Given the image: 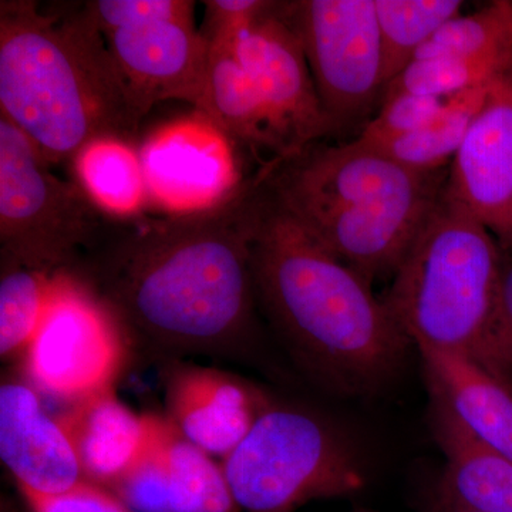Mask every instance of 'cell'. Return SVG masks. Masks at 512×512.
I'll return each instance as SVG.
<instances>
[{
    "instance_id": "cell-14",
    "label": "cell",
    "mask_w": 512,
    "mask_h": 512,
    "mask_svg": "<svg viewBox=\"0 0 512 512\" xmlns=\"http://www.w3.org/2000/svg\"><path fill=\"white\" fill-rule=\"evenodd\" d=\"M168 419L195 446L225 457L271 399L241 377L214 367L175 365L165 383Z\"/></svg>"
},
{
    "instance_id": "cell-7",
    "label": "cell",
    "mask_w": 512,
    "mask_h": 512,
    "mask_svg": "<svg viewBox=\"0 0 512 512\" xmlns=\"http://www.w3.org/2000/svg\"><path fill=\"white\" fill-rule=\"evenodd\" d=\"M109 220L79 184L57 177L35 144L0 116L2 261L70 272Z\"/></svg>"
},
{
    "instance_id": "cell-5",
    "label": "cell",
    "mask_w": 512,
    "mask_h": 512,
    "mask_svg": "<svg viewBox=\"0 0 512 512\" xmlns=\"http://www.w3.org/2000/svg\"><path fill=\"white\" fill-rule=\"evenodd\" d=\"M498 275L497 241L444 188L383 302L412 345L471 356L493 312Z\"/></svg>"
},
{
    "instance_id": "cell-23",
    "label": "cell",
    "mask_w": 512,
    "mask_h": 512,
    "mask_svg": "<svg viewBox=\"0 0 512 512\" xmlns=\"http://www.w3.org/2000/svg\"><path fill=\"white\" fill-rule=\"evenodd\" d=\"M382 37L384 83L412 63L414 56L434 33L460 15V0H375ZM386 90V89H384Z\"/></svg>"
},
{
    "instance_id": "cell-28",
    "label": "cell",
    "mask_w": 512,
    "mask_h": 512,
    "mask_svg": "<svg viewBox=\"0 0 512 512\" xmlns=\"http://www.w3.org/2000/svg\"><path fill=\"white\" fill-rule=\"evenodd\" d=\"M443 101L407 93L383 97L379 113L363 127L356 140L373 147L410 136L434 119Z\"/></svg>"
},
{
    "instance_id": "cell-25",
    "label": "cell",
    "mask_w": 512,
    "mask_h": 512,
    "mask_svg": "<svg viewBox=\"0 0 512 512\" xmlns=\"http://www.w3.org/2000/svg\"><path fill=\"white\" fill-rule=\"evenodd\" d=\"M511 69L512 56L413 60L390 82L384 90L383 97L407 93L444 100L477 87L493 84L510 73Z\"/></svg>"
},
{
    "instance_id": "cell-19",
    "label": "cell",
    "mask_w": 512,
    "mask_h": 512,
    "mask_svg": "<svg viewBox=\"0 0 512 512\" xmlns=\"http://www.w3.org/2000/svg\"><path fill=\"white\" fill-rule=\"evenodd\" d=\"M202 113L211 117L238 147L247 148L259 160H264L262 154H269L271 165L281 163V146L271 117L251 76L235 55L234 46L210 47Z\"/></svg>"
},
{
    "instance_id": "cell-9",
    "label": "cell",
    "mask_w": 512,
    "mask_h": 512,
    "mask_svg": "<svg viewBox=\"0 0 512 512\" xmlns=\"http://www.w3.org/2000/svg\"><path fill=\"white\" fill-rule=\"evenodd\" d=\"M284 13L335 130L365 117L386 89L375 0H298Z\"/></svg>"
},
{
    "instance_id": "cell-33",
    "label": "cell",
    "mask_w": 512,
    "mask_h": 512,
    "mask_svg": "<svg viewBox=\"0 0 512 512\" xmlns=\"http://www.w3.org/2000/svg\"><path fill=\"white\" fill-rule=\"evenodd\" d=\"M430 512H477L466 510V508L457 507V505L444 503L439 498H434V503L430 507Z\"/></svg>"
},
{
    "instance_id": "cell-15",
    "label": "cell",
    "mask_w": 512,
    "mask_h": 512,
    "mask_svg": "<svg viewBox=\"0 0 512 512\" xmlns=\"http://www.w3.org/2000/svg\"><path fill=\"white\" fill-rule=\"evenodd\" d=\"M0 457L22 494H63L84 481L66 431L23 383L0 387Z\"/></svg>"
},
{
    "instance_id": "cell-22",
    "label": "cell",
    "mask_w": 512,
    "mask_h": 512,
    "mask_svg": "<svg viewBox=\"0 0 512 512\" xmlns=\"http://www.w3.org/2000/svg\"><path fill=\"white\" fill-rule=\"evenodd\" d=\"M493 86L494 83L447 97L439 113L421 130L390 143L367 147L375 148L420 173L446 170L463 146L471 124L483 109Z\"/></svg>"
},
{
    "instance_id": "cell-21",
    "label": "cell",
    "mask_w": 512,
    "mask_h": 512,
    "mask_svg": "<svg viewBox=\"0 0 512 512\" xmlns=\"http://www.w3.org/2000/svg\"><path fill=\"white\" fill-rule=\"evenodd\" d=\"M163 457L171 512H244L239 508L222 464L165 419Z\"/></svg>"
},
{
    "instance_id": "cell-27",
    "label": "cell",
    "mask_w": 512,
    "mask_h": 512,
    "mask_svg": "<svg viewBox=\"0 0 512 512\" xmlns=\"http://www.w3.org/2000/svg\"><path fill=\"white\" fill-rule=\"evenodd\" d=\"M471 357L512 386V248L500 249L493 312Z\"/></svg>"
},
{
    "instance_id": "cell-13",
    "label": "cell",
    "mask_w": 512,
    "mask_h": 512,
    "mask_svg": "<svg viewBox=\"0 0 512 512\" xmlns=\"http://www.w3.org/2000/svg\"><path fill=\"white\" fill-rule=\"evenodd\" d=\"M446 190L512 248V72L494 83L463 146L448 165Z\"/></svg>"
},
{
    "instance_id": "cell-16",
    "label": "cell",
    "mask_w": 512,
    "mask_h": 512,
    "mask_svg": "<svg viewBox=\"0 0 512 512\" xmlns=\"http://www.w3.org/2000/svg\"><path fill=\"white\" fill-rule=\"evenodd\" d=\"M56 419L72 443L84 480L113 491L150 447L160 417L134 413L107 389L77 400Z\"/></svg>"
},
{
    "instance_id": "cell-35",
    "label": "cell",
    "mask_w": 512,
    "mask_h": 512,
    "mask_svg": "<svg viewBox=\"0 0 512 512\" xmlns=\"http://www.w3.org/2000/svg\"><path fill=\"white\" fill-rule=\"evenodd\" d=\"M511 72H512V69H511Z\"/></svg>"
},
{
    "instance_id": "cell-29",
    "label": "cell",
    "mask_w": 512,
    "mask_h": 512,
    "mask_svg": "<svg viewBox=\"0 0 512 512\" xmlns=\"http://www.w3.org/2000/svg\"><path fill=\"white\" fill-rule=\"evenodd\" d=\"M163 417L158 419L153 441L136 467L114 488V493L137 512H171L167 497L163 457Z\"/></svg>"
},
{
    "instance_id": "cell-11",
    "label": "cell",
    "mask_w": 512,
    "mask_h": 512,
    "mask_svg": "<svg viewBox=\"0 0 512 512\" xmlns=\"http://www.w3.org/2000/svg\"><path fill=\"white\" fill-rule=\"evenodd\" d=\"M234 49L268 110L282 161L335 133L316 92L301 39L286 19L284 2H274L242 30Z\"/></svg>"
},
{
    "instance_id": "cell-31",
    "label": "cell",
    "mask_w": 512,
    "mask_h": 512,
    "mask_svg": "<svg viewBox=\"0 0 512 512\" xmlns=\"http://www.w3.org/2000/svg\"><path fill=\"white\" fill-rule=\"evenodd\" d=\"M200 30L208 47L235 46L245 28L261 18L274 2L266 0H208Z\"/></svg>"
},
{
    "instance_id": "cell-17",
    "label": "cell",
    "mask_w": 512,
    "mask_h": 512,
    "mask_svg": "<svg viewBox=\"0 0 512 512\" xmlns=\"http://www.w3.org/2000/svg\"><path fill=\"white\" fill-rule=\"evenodd\" d=\"M431 404L512 460V386L470 355L416 346Z\"/></svg>"
},
{
    "instance_id": "cell-18",
    "label": "cell",
    "mask_w": 512,
    "mask_h": 512,
    "mask_svg": "<svg viewBox=\"0 0 512 512\" xmlns=\"http://www.w3.org/2000/svg\"><path fill=\"white\" fill-rule=\"evenodd\" d=\"M446 467L436 498L477 512H512V460L485 446L440 407L431 404Z\"/></svg>"
},
{
    "instance_id": "cell-20",
    "label": "cell",
    "mask_w": 512,
    "mask_h": 512,
    "mask_svg": "<svg viewBox=\"0 0 512 512\" xmlns=\"http://www.w3.org/2000/svg\"><path fill=\"white\" fill-rule=\"evenodd\" d=\"M72 164L76 183L104 214L130 218L151 210L140 151L128 141L96 138Z\"/></svg>"
},
{
    "instance_id": "cell-1",
    "label": "cell",
    "mask_w": 512,
    "mask_h": 512,
    "mask_svg": "<svg viewBox=\"0 0 512 512\" xmlns=\"http://www.w3.org/2000/svg\"><path fill=\"white\" fill-rule=\"evenodd\" d=\"M261 178L208 211L110 217L70 274L123 330L170 355H234L255 332L251 265Z\"/></svg>"
},
{
    "instance_id": "cell-8",
    "label": "cell",
    "mask_w": 512,
    "mask_h": 512,
    "mask_svg": "<svg viewBox=\"0 0 512 512\" xmlns=\"http://www.w3.org/2000/svg\"><path fill=\"white\" fill-rule=\"evenodd\" d=\"M39 392L77 402L113 389L126 357L123 328L89 286L57 272L52 298L25 353Z\"/></svg>"
},
{
    "instance_id": "cell-24",
    "label": "cell",
    "mask_w": 512,
    "mask_h": 512,
    "mask_svg": "<svg viewBox=\"0 0 512 512\" xmlns=\"http://www.w3.org/2000/svg\"><path fill=\"white\" fill-rule=\"evenodd\" d=\"M56 274L2 261L0 278V353H25L35 338L55 288Z\"/></svg>"
},
{
    "instance_id": "cell-2",
    "label": "cell",
    "mask_w": 512,
    "mask_h": 512,
    "mask_svg": "<svg viewBox=\"0 0 512 512\" xmlns=\"http://www.w3.org/2000/svg\"><path fill=\"white\" fill-rule=\"evenodd\" d=\"M259 175L251 241L256 303L320 386L345 396L377 392L399 372L412 342L372 284L323 248Z\"/></svg>"
},
{
    "instance_id": "cell-34",
    "label": "cell",
    "mask_w": 512,
    "mask_h": 512,
    "mask_svg": "<svg viewBox=\"0 0 512 512\" xmlns=\"http://www.w3.org/2000/svg\"><path fill=\"white\" fill-rule=\"evenodd\" d=\"M362 512H365V511H362Z\"/></svg>"
},
{
    "instance_id": "cell-4",
    "label": "cell",
    "mask_w": 512,
    "mask_h": 512,
    "mask_svg": "<svg viewBox=\"0 0 512 512\" xmlns=\"http://www.w3.org/2000/svg\"><path fill=\"white\" fill-rule=\"evenodd\" d=\"M261 171L279 204L370 284L394 275L448 177V168L420 173L357 140L313 144Z\"/></svg>"
},
{
    "instance_id": "cell-30",
    "label": "cell",
    "mask_w": 512,
    "mask_h": 512,
    "mask_svg": "<svg viewBox=\"0 0 512 512\" xmlns=\"http://www.w3.org/2000/svg\"><path fill=\"white\" fill-rule=\"evenodd\" d=\"M84 13L101 35L158 19L190 18L195 2L188 0H93Z\"/></svg>"
},
{
    "instance_id": "cell-12",
    "label": "cell",
    "mask_w": 512,
    "mask_h": 512,
    "mask_svg": "<svg viewBox=\"0 0 512 512\" xmlns=\"http://www.w3.org/2000/svg\"><path fill=\"white\" fill-rule=\"evenodd\" d=\"M140 119L167 100L205 106L210 47L190 18L158 19L103 35Z\"/></svg>"
},
{
    "instance_id": "cell-3",
    "label": "cell",
    "mask_w": 512,
    "mask_h": 512,
    "mask_svg": "<svg viewBox=\"0 0 512 512\" xmlns=\"http://www.w3.org/2000/svg\"><path fill=\"white\" fill-rule=\"evenodd\" d=\"M0 107L52 165L96 138L133 144L141 123L83 6L47 13L32 0L0 2Z\"/></svg>"
},
{
    "instance_id": "cell-6",
    "label": "cell",
    "mask_w": 512,
    "mask_h": 512,
    "mask_svg": "<svg viewBox=\"0 0 512 512\" xmlns=\"http://www.w3.org/2000/svg\"><path fill=\"white\" fill-rule=\"evenodd\" d=\"M222 468L244 512H293L309 501L350 497L366 484L359 458L335 427L272 400Z\"/></svg>"
},
{
    "instance_id": "cell-26",
    "label": "cell",
    "mask_w": 512,
    "mask_h": 512,
    "mask_svg": "<svg viewBox=\"0 0 512 512\" xmlns=\"http://www.w3.org/2000/svg\"><path fill=\"white\" fill-rule=\"evenodd\" d=\"M487 56H512V0H495L448 20L413 60Z\"/></svg>"
},
{
    "instance_id": "cell-32",
    "label": "cell",
    "mask_w": 512,
    "mask_h": 512,
    "mask_svg": "<svg viewBox=\"0 0 512 512\" xmlns=\"http://www.w3.org/2000/svg\"><path fill=\"white\" fill-rule=\"evenodd\" d=\"M22 495L30 512H134L114 491L87 480L63 494Z\"/></svg>"
},
{
    "instance_id": "cell-10",
    "label": "cell",
    "mask_w": 512,
    "mask_h": 512,
    "mask_svg": "<svg viewBox=\"0 0 512 512\" xmlns=\"http://www.w3.org/2000/svg\"><path fill=\"white\" fill-rule=\"evenodd\" d=\"M237 144L195 110L151 131L140 147L151 210L167 215L208 211L247 181Z\"/></svg>"
}]
</instances>
